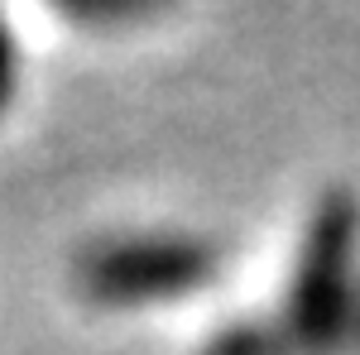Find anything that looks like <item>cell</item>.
Returning a JSON list of instances; mask_svg holds the SVG:
<instances>
[{
    "label": "cell",
    "mask_w": 360,
    "mask_h": 355,
    "mask_svg": "<svg viewBox=\"0 0 360 355\" xmlns=\"http://www.w3.org/2000/svg\"><path fill=\"white\" fill-rule=\"evenodd\" d=\"M360 245V212L351 197H327L322 212L312 217L307 250L298 259V278L288 293V322L293 336L317 346L332 341L341 322L356 312L351 307V269H356Z\"/></svg>",
    "instance_id": "obj_1"
},
{
    "label": "cell",
    "mask_w": 360,
    "mask_h": 355,
    "mask_svg": "<svg viewBox=\"0 0 360 355\" xmlns=\"http://www.w3.org/2000/svg\"><path fill=\"white\" fill-rule=\"evenodd\" d=\"M212 273V250L197 240H130L86 259V288L106 302H139L197 288Z\"/></svg>",
    "instance_id": "obj_2"
},
{
    "label": "cell",
    "mask_w": 360,
    "mask_h": 355,
    "mask_svg": "<svg viewBox=\"0 0 360 355\" xmlns=\"http://www.w3.org/2000/svg\"><path fill=\"white\" fill-rule=\"evenodd\" d=\"M15 86V49H10V34H5V20H0V106Z\"/></svg>",
    "instance_id": "obj_3"
}]
</instances>
